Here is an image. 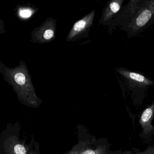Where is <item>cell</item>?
<instances>
[{"mask_svg":"<svg viewBox=\"0 0 154 154\" xmlns=\"http://www.w3.org/2000/svg\"><path fill=\"white\" fill-rule=\"evenodd\" d=\"M94 15V11L90 16L86 17L85 18L75 23L73 28L74 33H78L83 30L89 24V22H91Z\"/></svg>","mask_w":154,"mask_h":154,"instance_id":"52a82bcc","label":"cell"},{"mask_svg":"<svg viewBox=\"0 0 154 154\" xmlns=\"http://www.w3.org/2000/svg\"><path fill=\"white\" fill-rule=\"evenodd\" d=\"M124 2V0H112L109 2L103 16L102 21L104 24L109 26L121 9Z\"/></svg>","mask_w":154,"mask_h":154,"instance_id":"8992f818","label":"cell"},{"mask_svg":"<svg viewBox=\"0 0 154 154\" xmlns=\"http://www.w3.org/2000/svg\"><path fill=\"white\" fill-rule=\"evenodd\" d=\"M154 118V101L149 106L144 110L140 116L139 122L142 128L143 136L146 137L154 134V127L152 122Z\"/></svg>","mask_w":154,"mask_h":154,"instance_id":"5b68a950","label":"cell"},{"mask_svg":"<svg viewBox=\"0 0 154 154\" xmlns=\"http://www.w3.org/2000/svg\"><path fill=\"white\" fill-rule=\"evenodd\" d=\"M20 15L23 17H29L31 16V12L29 10H25L20 11Z\"/></svg>","mask_w":154,"mask_h":154,"instance_id":"7c38bea8","label":"cell"},{"mask_svg":"<svg viewBox=\"0 0 154 154\" xmlns=\"http://www.w3.org/2000/svg\"><path fill=\"white\" fill-rule=\"evenodd\" d=\"M65 154H77V149H76L75 147L74 146L70 151H69L67 153H66Z\"/></svg>","mask_w":154,"mask_h":154,"instance_id":"5bb4252c","label":"cell"},{"mask_svg":"<svg viewBox=\"0 0 154 154\" xmlns=\"http://www.w3.org/2000/svg\"><path fill=\"white\" fill-rule=\"evenodd\" d=\"M135 154H154V144L149 146L146 150L137 152Z\"/></svg>","mask_w":154,"mask_h":154,"instance_id":"30bf717a","label":"cell"},{"mask_svg":"<svg viewBox=\"0 0 154 154\" xmlns=\"http://www.w3.org/2000/svg\"><path fill=\"white\" fill-rule=\"evenodd\" d=\"M20 129L18 123L7 125L0 137L1 154H29L33 138L27 144L26 139L20 138Z\"/></svg>","mask_w":154,"mask_h":154,"instance_id":"7a4b0ae2","label":"cell"},{"mask_svg":"<svg viewBox=\"0 0 154 154\" xmlns=\"http://www.w3.org/2000/svg\"><path fill=\"white\" fill-rule=\"evenodd\" d=\"M139 151V149H129V150H126L121 154H135V153H137Z\"/></svg>","mask_w":154,"mask_h":154,"instance_id":"4fadbf2b","label":"cell"},{"mask_svg":"<svg viewBox=\"0 0 154 154\" xmlns=\"http://www.w3.org/2000/svg\"><path fill=\"white\" fill-rule=\"evenodd\" d=\"M54 35V32L51 29H47L46 30L44 35V37L46 40L51 39Z\"/></svg>","mask_w":154,"mask_h":154,"instance_id":"8fae6325","label":"cell"},{"mask_svg":"<svg viewBox=\"0 0 154 154\" xmlns=\"http://www.w3.org/2000/svg\"><path fill=\"white\" fill-rule=\"evenodd\" d=\"M154 23V0H131L122 6L109 29L112 31L119 27L131 38L143 33Z\"/></svg>","mask_w":154,"mask_h":154,"instance_id":"6da1fadb","label":"cell"},{"mask_svg":"<svg viewBox=\"0 0 154 154\" xmlns=\"http://www.w3.org/2000/svg\"><path fill=\"white\" fill-rule=\"evenodd\" d=\"M116 71L123 77L126 84L130 89H145L154 85V81L141 74L131 72L126 68H118Z\"/></svg>","mask_w":154,"mask_h":154,"instance_id":"277c9868","label":"cell"},{"mask_svg":"<svg viewBox=\"0 0 154 154\" xmlns=\"http://www.w3.org/2000/svg\"><path fill=\"white\" fill-rule=\"evenodd\" d=\"M16 82L20 85H22L26 82V78L25 75L22 73H17L15 75Z\"/></svg>","mask_w":154,"mask_h":154,"instance_id":"9c48e42d","label":"cell"},{"mask_svg":"<svg viewBox=\"0 0 154 154\" xmlns=\"http://www.w3.org/2000/svg\"><path fill=\"white\" fill-rule=\"evenodd\" d=\"M103 140L91 137L78 138V143L75 146L77 154H112L109 144Z\"/></svg>","mask_w":154,"mask_h":154,"instance_id":"3957f363","label":"cell"},{"mask_svg":"<svg viewBox=\"0 0 154 154\" xmlns=\"http://www.w3.org/2000/svg\"><path fill=\"white\" fill-rule=\"evenodd\" d=\"M32 138H33V141H32V145H31L29 154H41L39 144L38 142L35 141L33 136H32Z\"/></svg>","mask_w":154,"mask_h":154,"instance_id":"ba28073f","label":"cell"}]
</instances>
